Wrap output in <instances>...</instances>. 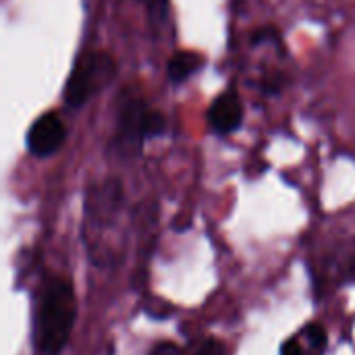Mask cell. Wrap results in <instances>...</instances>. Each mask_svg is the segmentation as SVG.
Instances as JSON below:
<instances>
[{
	"label": "cell",
	"instance_id": "4fadbf2b",
	"mask_svg": "<svg viewBox=\"0 0 355 355\" xmlns=\"http://www.w3.org/2000/svg\"><path fill=\"white\" fill-rule=\"evenodd\" d=\"M150 355H187L179 345L171 343V341H158L152 345Z\"/></svg>",
	"mask_w": 355,
	"mask_h": 355
},
{
	"label": "cell",
	"instance_id": "6da1fadb",
	"mask_svg": "<svg viewBox=\"0 0 355 355\" xmlns=\"http://www.w3.org/2000/svg\"><path fill=\"white\" fill-rule=\"evenodd\" d=\"M168 133V116L160 108H156L144 96L129 94L121 98L114 129L108 137L106 152L121 160L131 162L144 154V148L150 141L162 139Z\"/></svg>",
	"mask_w": 355,
	"mask_h": 355
},
{
	"label": "cell",
	"instance_id": "9c48e42d",
	"mask_svg": "<svg viewBox=\"0 0 355 355\" xmlns=\"http://www.w3.org/2000/svg\"><path fill=\"white\" fill-rule=\"evenodd\" d=\"M248 44L250 48H272L279 56L287 58V46H285V35L283 31L275 25V23H264V25H258L250 31L248 35Z\"/></svg>",
	"mask_w": 355,
	"mask_h": 355
},
{
	"label": "cell",
	"instance_id": "3957f363",
	"mask_svg": "<svg viewBox=\"0 0 355 355\" xmlns=\"http://www.w3.org/2000/svg\"><path fill=\"white\" fill-rule=\"evenodd\" d=\"M119 75V60L112 52L100 48L81 50L67 75L62 85V104L67 110L77 112L85 108L96 96L114 83Z\"/></svg>",
	"mask_w": 355,
	"mask_h": 355
},
{
	"label": "cell",
	"instance_id": "7a4b0ae2",
	"mask_svg": "<svg viewBox=\"0 0 355 355\" xmlns=\"http://www.w3.org/2000/svg\"><path fill=\"white\" fill-rule=\"evenodd\" d=\"M77 318L73 283L64 277H46L35 308V355H60L69 343Z\"/></svg>",
	"mask_w": 355,
	"mask_h": 355
},
{
	"label": "cell",
	"instance_id": "30bf717a",
	"mask_svg": "<svg viewBox=\"0 0 355 355\" xmlns=\"http://www.w3.org/2000/svg\"><path fill=\"white\" fill-rule=\"evenodd\" d=\"M137 4L144 6L148 19L152 21L154 27H160L168 21L171 15V0H135Z\"/></svg>",
	"mask_w": 355,
	"mask_h": 355
},
{
	"label": "cell",
	"instance_id": "277c9868",
	"mask_svg": "<svg viewBox=\"0 0 355 355\" xmlns=\"http://www.w3.org/2000/svg\"><path fill=\"white\" fill-rule=\"evenodd\" d=\"M127 206L125 185L119 177L110 175L87 185L83 196V225L85 233L112 229Z\"/></svg>",
	"mask_w": 355,
	"mask_h": 355
},
{
	"label": "cell",
	"instance_id": "7c38bea8",
	"mask_svg": "<svg viewBox=\"0 0 355 355\" xmlns=\"http://www.w3.org/2000/svg\"><path fill=\"white\" fill-rule=\"evenodd\" d=\"M198 355H229V352H227V347H225V343H223V341L208 337L206 341H202V343H200V347H198Z\"/></svg>",
	"mask_w": 355,
	"mask_h": 355
},
{
	"label": "cell",
	"instance_id": "ba28073f",
	"mask_svg": "<svg viewBox=\"0 0 355 355\" xmlns=\"http://www.w3.org/2000/svg\"><path fill=\"white\" fill-rule=\"evenodd\" d=\"M291 81L293 77L285 67H275L260 71V75H256L250 83L254 85L260 98H279L291 85Z\"/></svg>",
	"mask_w": 355,
	"mask_h": 355
},
{
	"label": "cell",
	"instance_id": "8992f818",
	"mask_svg": "<svg viewBox=\"0 0 355 355\" xmlns=\"http://www.w3.org/2000/svg\"><path fill=\"white\" fill-rule=\"evenodd\" d=\"M69 137V125L58 110H44L25 133V150L31 158L46 160L60 152Z\"/></svg>",
	"mask_w": 355,
	"mask_h": 355
},
{
	"label": "cell",
	"instance_id": "52a82bcc",
	"mask_svg": "<svg viewBox=\"0 0 355 355\" xmlns=\"http://www.w3.org/2000/svg\"><path fill=\"white\" fill-rule=\"evenodd\" d=\"M206 54L193 48H181L175 50L164 64V75L171 87H181L187 81H191L196 75H200L206 67Z\"/></svg>",
	"mask_w": 355,
	"mask_h": 355
},
{
	"label": "cell",
	"instance_id": "5b68a950",
	"mask_svg": "<svg viewBox=\"0 0 355 355\" xmlns=\"http://www.w3.org/2000/svg\"><path fill=\"white\" fill-rule=\"evenodd\" d=\"M245 123V104L239 85L231 81L220 89L206 108V127L214 137H231Z\"/></svg>",
	"mask_w": 355,
	"mask_h": 355
},
{
	"label": "cell",
	"instance_id": "8fae6325",
	"mask_svg": "<svg viewBox=\"0 0 355 355\" xmlns=\"http://www.w3.org/2000/svg\"><path fill=\"white\" fill-rule=\"evenodd\" d=\"M302 339L310 345L314 355H322V352L327 349V331L318 322L308 324L306 331L302 333Z\"/></svg>",
	"mask_w": 355,
	"mask_h": 355
},
{
	"label": "cell",
	"instance_id": "5bb4252c",
	"mask_svg": "<svg viewBox=\"0 0 355 355\" xmlns=\"http://www.w3.org/2000/svg\"><path fill=\"white\" fill-rule=\"evenodd\" d=\"M281 355H306V347H304L302 339H300V337H293V339H289V341L283 345Z\"/></svg>",
	"mask_w": 355,
	"mask_h": 355
}]
</instances>
